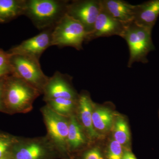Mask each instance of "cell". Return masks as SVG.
<instances>
[{
	"label": "cell",
	"mask_w": 159,
	"mask_h": 159,
	"mask_svg": "<svg viewBox=\"0 0 159 159\" xmlns=\"http://www.w3.org/2000/svg\"><path fill=\"white\" fill-rule=\"evenodd\" d=\"M70 1L26 0L24 16L39 30L54 28L66 14Z\"/></svg>",
	"instance_id": "6da1fadb"
},
{
	"label": "cell",
	"mask_w": 159,
	"mask_h": 159,
	"mask_svg": "<svg viewBox=\"0 0 159 159\" xmlns=\"http://www.w3.org/2000/svg\"><path fill=\"white\" fill-rule=\"evenodd\" d=\"M40 92L20 78L6 76L3 92V107L13 113L28 112Z\"/></svg>",
	"instance_id": "7a4b0ae2"
},
{
	"label": "cell",
	"mask_w": 159,
	"mask_h": 159,
	"mask_svg": "<svg viewBox=\"0 0 159 159\" xmlns=\"http://www.w3.org/2000/svg\"><path fill=\"white\" fill-rule=\"evenodd\" d=\"M152 31L151 29L139 25L133 21L126 25L121 37L126 41L129 48L128 67H131L136 62H148V54L155 49Z\"/></svg>",
	"instance_id": "3957f363"
},
{
	"label": "cell",
	"mask_w": 159,
	"mask_h": 159,
	"mask_svg": "<svg viewBox=\"0 0 159 159\" xmlns=\"http://www.w3.org/2000/svg\"><path fill=\"white\" fill-rule=\"evenodd\" d=\"M10 62L11 75L22 80L43 94L49 77L44 74L39 60L29 56L14 54L10 55Z\"/></svg>",
	"instance_id": "277c9868"
},
{
	"label": "cell",
	"mask_w": 159,
	"mask_h": 159,
	"mask_svg": "<svg viewBox=\"0 0 159 159\" xmlns=\"http://www.w3.org/2000/svg\"><path fill=\"white\" fill-rule=\"evenodd\" d=\"M87 35L82 25L66 14L53 29L51 46L70 47L80 51Z\"/></svg>",
	"instance_id": "5b68a950"
},
{
	"label": "cell",
	"mask_w": 159,
	"mask_h": 159,
	"mask_svg": "<svg viewBox=\"0 0 159 159\" xmlns=\"http://www.w3.org/2000/svg\"><path fill=\"white\" fill-rule=\"evenodd\" d=\"M101 9L100 0H74L69 2L66 14L80 23L88 35L93 30Z\"/></svg>",
	"instance_id": "8992f818"
},
{
	"label": "cell",
	"mask_w": 159,
	"mask_h": 159,
	"mask_svg": "<svg viewBox=\"0 0 159 159\" xmlns=\"http://www.w3.org/2000/svg\"><path fill=\"white\" fill-rule=\"evenodd\" d=\"M42 112L53 144L59 150L66 151L69 120L66 117L54 112L48 105L43 107Z\"/></svg>",
	"instance_id": "52a82bcc"
},
{
	"label": "cell",
	"mask_w": 159,
	"mask_h": 159,
	"mask_svg": "<svg viewBox=\"0 0 159 159\" xmlns=\"http://www.w3.org/2000/svg\"><path fill=\"white\" fill-rule=\"evenodd\" d=\"M53 29L43 30L39 34L24 40L7 52L10 55H25L39 60L43 52L51 46Z\"/></svg>",
	"instance_id": "ba28073f"
},
{
	"label": "cell",
	"mask_w": 159,
	"mask_h": 159,
	"mask_svg": "<svg viewBox=\"0 0 159 159\" xmlns=\"http://www.w3.org/2000/svg\"><path fill=\"white\" fill-rule=\"evenodd\" d=\"M127 24L114 18L102 9L96 20L93 30L87 35L85 42H88L98 38L113 35L121 37Z\"/></svg>",
	"instance_id": "9c48e42d"
},
{
	"label": "cell",
	"mask_w": 159,
	"mask_h": 159,
	"mask_svg": "<svg viewBox=\"0 0 159 159\" xmlns=\"http://www.w3.org/2000/svg\"><path fill=\"white\" fill-rule=\"evenodd\" d=\"M69 76L56 71L51 77L44 89L45 100L63 98L76 100L78 98L75 91L69 81Z\"/></svg>",
	"instance_id": "30bf717a"
},
{
	"label": "cell",
	"mask_w": 159,
	"mask_h": 159,
	"mask_svg": "<svg viewBox=\"0 0 159 159\" xmlns=\"http://www.w3.org/2000/svg\"><path fill=\"white\" fill-rule=\"evenodd\" d=\"M12 149V159H45L49 151L48 145L36 140L22 143L18 142Z\"/></svg>",
	"instance_id": "8fae6325"
},
{
	"label": "cell",
	"mask_w": 159,
	"mask_h": 159,
	"mask_svg": "<svg viewBox=\"0 0 159 159\" xmlns=\"http://www.w3.org/2000/svg\"><path fill=\"white\" fill-rule=\"evenodd\" d=\"M159 16V0H150L135 5L133 21L152 30Z\"/></svg>",
	"instance_id": "7c38bea8"
},
{
	"label": "cell",
	"mask_w": 159,
	"mask_h": 159,
	"mask_svg": "<svg viewBox=\"0 0 159 159\" xmlns=\"http://www.w3.org/2000/svg\"><path fill=\"white\" fill-rule=\"evenodd\" d=\"M102 10L125 24L133 21L135 5L122 0H100Z\"/></svg>",
	"instance_id": "4fadbf2b"
},
{
	"label": "cell",
	"mask_w": 159,
	"mask_h": 159,
	"mask_svg": "<svg viewBox=\"0 0 159 159\" xmlns=\"http://www.w3.org/2000/svg\"><path fill=\"white\" fill-rule=\"evenodd\" d=\"M79 116L82 127L85 129L90 138L97 139L100 137L93 125L92 115L93 105L90 98L88 94L83 93L78 97Z\"/></svg>",
	"instance_id": "5bb4252c"
},
{
	"label": "cell",
	"mask_w": 159,
	"mask_h": 159,
	"mask_svg": "<svg viewBox=\"0 0 159 159\" xmlns=\"http://www.w3.org/2000/svg\"><path fill=\"white\" fill-rule=\"evenodd\" d=\"M26 0H0V24L24 15Z\"/></svg>",
	"instance_id": "9a60e30c"
},
{
	"label": "cell",
	"mask_w": 159,
	"mask_h": 159,
	"mask_svg": "<svg viewBox=\"0 0 159 159\" xmlns=\"http://www.w3.org/2000/svg\"><path fill=\"white\" fill-rule=\"evenodd\" d=\"M86 142V139L82 126L80 124L75 116H72L69 120L68 150L70 151L77 150L84 145Z\"/></svg>",
	"instance_id": "2e32d148"
},
{
	"label": "cell",
	"mask_w": 159,
	"mask_h": 159,
	"mask_svg": "<svg viewBox=\"0 0 159 159\" xmlns=\"http://www.w3.org/2000/svg\"><path fill=\"white\" fill-rule=\"evenodd\" d=\"M113 114L109 109L98 107L93 111L92 115L94 128L100 132H106L111 129L113 122Z\"/></svg>",
	"instance_id": "e0dca14e"
},
{
	"label": "cell",
	"mask_w": 159,
	"mask_h": 159,
	"mask_svg": "<svg viewBox=\"0 0 159 159\" xmlns=\"http://www.w3.org/2000/svg\"><path fill=\"white\" fill-rule=\"evenodd\" d=\"M76 100L58 98L45 100L48 106L54 112L61 116L66 117L73 110Z\"/></svg>",
	"instance_id": "ac0fdd59"
},
{
	"label": "cell",
	"mask_w": 159,
	"mask_h": 159,
	"mask_svg": "<svg viewBox=\"0 0 159 159\" xmlns=\"http://www.w3.org/2000/svg\"><path fill=\"white\" fill-rule=\"evenodd\" d=\"M114 140L123 146L127 144L130 140V133L127 122L124 119L117 118L114 129Z\"/></svg>",
	"instance_id": "d6986e66"
},
{
	"label": "cell",
	"mask_w": 159,
	"mask_h": 159,
	"mask_svg": "<svg viewBox=\"0 0 159 159\" xmlns=\"http://www.w3.org/2000/svg\"><path fill=\"white\" fill-rule=\"evenodd\" d=\"M14 137L6 134H0V158L7 155L18 142Z\"/></svg>",
	"instance_id": "ffe728a7"
},
{
	"label": "cell",
	"mask_w": 159,
	"mask_h": 159,
	"mask_svg": "<svg viewBox=\"0 0 159 159\" xmlns=\"http://www.w3.org/2000/svg\"><path fill=\"white\" fill-rule=\"evenodd\" d=\"M124 150L123 146L115 140H112L105 154L106 159H122Z\"/></svg>",
	"instance_id": "44dd1931"
},
{
	"label": "cell",
	"mask_w": 159,
	"mask_h": 159,
	"mask_svg": "<svg viewBox=\"0 0 159 159\" xmlns=\"http://www.w3.org/2000/svg\"><path fill=\"white\" fill-rule=\"evenodd\" d=\"M10 57L7 51L0 49V79L11 75Z\"/></svg>",
	"instance_id": "7402d4cb"
},
{
	"label": "cell",
	"mask_w": 159,
	"mask_h": 159,
	"mask_svg": "<svg viewBox=\"0 0 159 159\" xmlns=\"http://www.w3.org/2000/svg\"><path fill=\"white\" fill-rule=\"evenodd\" d=\"M80 159H106L105 154L97 147L85 151L80 157Z\"/></svg>",
	"instance_id": "603a6c76"
},
{
	"label": "cell",
	"mask_w": 159,
	"mask_h": 159,
	"mask_svg": "<svg viewBox=\"0 0 159 159\" xmlns=\"http://www.w3.org/2000/svg\"><path fill=\"white\" fill-rule=\"evenodd\" d=\"M6 77L0 79V110L4 108L3 107V92H4V83Z\"/></svg>",
	"instance_id": "cb8c5ba5"
},
{
	"label": "cell",
	"mask_w": 159,
	"mask_h": 159,
	"mask_svg": "<svg viewBox=\"0 0 159 159\" xmlns=\"http://www.w3.org/2000/svg\"><path fill=\"white\" fill-rule=\"evenodd\" d=\"M122 159H137L134 155L128 149H125Z\"/></svg>",
	"instance_id": "d4e9b609"
},
{
	"label": "cell",
	"mask_w": 159,
	"mask_h": 159,
	"mask_svg": "<svg viewBox=\"0 0 159 159\" xmlns=\"http://www.w3.org/2000/svg\"><path fill=\"white\" fill-rule=\"evenodd\" d=\"M0 159H12L11 157V155H9V154H7V155L2 157L0 158Z\"/></svg>",
	"instance_id": "484cf974"
}]
</instances>
